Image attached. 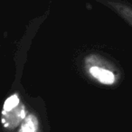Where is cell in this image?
I'll use <instances>...</instances> for the list:
<instances>
[{
    "label": "cell",
    "mask_w": 132,
    "mask_h": 132,
    "mask_svg": "<svg viewBox=\"0 0 132 132\" xmlns=\"http://www.w3.org/2000/svg\"><path fill=\"white\" fill-rule=\"evenodd\" d=\"M89 72L96 81L106 85L115 84L119 81L120 77L117 67H114L109 62H104L101 65L90 66Z\"/></svg>",
    "instance_id": "6da1fadb"
},
{
    "label": "cell",
    "mask_w": 132,
    "mask_h": 132,
    "mask_svg": "<svg viewBox=\"0 0 132 132\" xmlns=\"http://www.w3.org/2000/svg\"><path fill=\"white\" fill-rule=\"evenodd\" d=\"M107 3L110 7H111L132 27V6L116 0H109Z\"/></svg>",
    "instance_id": "7a4b0ae2"
}]
</instances>
